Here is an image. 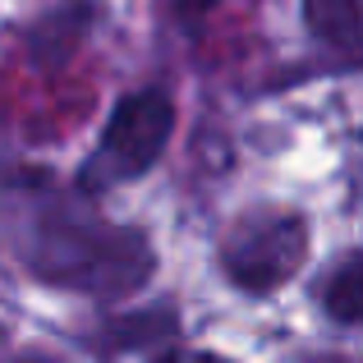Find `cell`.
I'll use <instances>...</instances> for the list:
<instances>
[{"label": "cell", "instance_id": "1", "mask_svg": "<svg viewBox=\"0 0 363 363\" xmlns=\"http://www.w3.org/2000/svg\"><path fill=\"white\" fill-rule=\"evenodd\" d=\"M170 133H175V101L161 88L129 92L116 106L111 124L101 129V143L92 152V161L83 166V184H124V179L143 175L157 166V157L166 152Z\"/></svg>", "mask_w": 363, "mask_h": 363}, {"label": "cell", "instance_id": "2", "mask_svg": "<svg viewBox=\"0 0 363 363\" xmlns=\"http://www.w3.org/2000/svg\"><path fill=\"white\" fill-rule=\"evenodd\" d=\"M308 253V230L294 212H257L244 216L221 244V262L235 285L253 294H272L294 276V267Z\"/></svg>", "mask_w": 363, "mask_h": 363}, {"label": "cell", "instance_id": "3", "mask_svg": "<svg viewBox=\"0 0 363 363\" xmlns=\"http://www.w3.org/2000/svg\"><path fill=\"white\" fill-rule=\"evenodd\" d=\"M303 23L318 42L336 46L340 55H350V60L359 55V42H363L359 0H303Z\"/></svg>", "mask_w": 363, "mask_h": 363}, {"label": "cell", "instance_id": "4", "mask_svg": "<svg viewBox=\"0 0 363 363\" xmlns=\"http://www.w3.org/2000/svg\"><path fill=\"white\" fill-rule=\"evenodd\" d=\"M322 303L340 327H354L363 318V257L345 253V262L331 272V281L322 285Z\"/></svg>", "mask_w": 363, "mask_h": 363}, {"label": "cell", "instance_id": "5", "mask_svg": "<svg viewBox=\"0 0 363 363\" xmlns=\"http://www.w3.org/2000/svg\"><path fill=\"white\" fill-rule=\"evenodd\" d=\"M212 5H216V0H175V9H179V18H184V23H198V18H203Z\"/></svg>", "mask_w": 363, "mask_h": 363}, {"label": "cell", "instance_id": "6", "mask_svg": "<svg viewBox=\"0 0 363 363\" xmlns=\"http://www.w3.org/2000/svg\"><path fill=\"white\" fill-rule=\"evenodd\" d=\"M157 363H221V359H212V354H166Z\"/></svg>", "mask_w": 363, "mask_h": 363}]
</instances>
